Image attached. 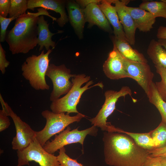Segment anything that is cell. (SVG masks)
I'll return each instance as SVG.
<instances>
[{
    "instance_id": "10",
    "label": "cell",
    "mask_w": 166,
    "mask_h": 166,
    "mask_svg": "<svg viewBox=\"0 0 166 166\" xmlns=\"http://www.w3.org/2000/svg\"><path fill=\"white\" fill-rule=\"evenodd\" d=\"M75 74L71 73L70 70L64 64L56 65L50 64L46 76L51 80L53 89L50 94V101H56L63 95L67 94L72 88L73 83L70 79Z\"/></svg>"
},
{
    "instance_id": "18",
    "label": "cell",
    "mask_w": 166,
    "mask_h": 166,
    "mask_svg": "<svg viewBox=\"0 0 166 166\" xmlns=\"http://www.w3.org/2000/svg\"><path fill=\"white\" fill-rule=\"evenodd\" d=\"M127 9L132 18L137 29L140 31L147 32L153 28L156 18L150 13L139 7L127 6Z\"/></svg>"
},
{
    "instance_id": "9",
    "label": "cell",
    "mask_w": 166,
    "mask_h": 166,
    "mask_svg": "<svg viewBox=\"0 0 166 166\" xmlns=\"http://www.w3.org/2000/svg\"><path fill=\"white\" fill-rule=\"evenodd\" d=\"M0 101L4 110L7 116L12 118L15 127L16 135L12 142V148L14 150H21L28 147L36 138V131H34L26 123L13 111L3 98Z\"/></svg>"
},
{
    "instance_id": "3",
    "label": "cell",
    "mask_w": 166,
    "mask_h": 166,
    "mask_svg": "<svg viewBox=\"0 0 166 166\" xmlns=\"http://www.w3.org/2000/svg\"><path fill=\"white\" fill-rule=\"evenodd\" d=\"M90 79V76L84 73L75 74L72 78L73 85L69 92L62 97L52 102L50 106L51 111L57 113L65 112L67 114L79 113L77 109V106L83 93L94 87L98 86L102 89L103 87L101 82L89 87L93 83V81Z\"/></svg>"
},
{
    "instance_id": "1",
    "label": "cell",
    "mask_w": 166,
    "mask_h": 166,
    "mask_svg": "<svg viewBox=\"0 0 166 166\" xmlns=\"http://www.w3.org/2000/svg\"><path fill=\"white\" fill-rule=\"evenodd\" d=\"M106 164L110 166H142L148 150L138 146L126 134L105 132L102 138Z\"/></svg>"
},
{
    "instance_id": "14",
    "label": "cell",
    "mask_w": 166,
    "mask_h": 166,
    "mask_svg": "<svg viewBox=\"0 0 166 166\" xmlns=\"http://www.w3.org/2000/svg\"><path fill=\"white\" fill-rule=\"evenodd\" d=\"M66 0H28L27 8L34 11L35 8L49 10L60 14V17L56 21L59 26L63 27L69 21L65 10Z\"/></svg>"
},
{
    "instance_id": "27",
    "label": "cell",
    "mask_w": 166,
    "mask_h": 166,
    "mask_svg": "<svg viewBox=\"0 0 166 166\" xmlns=\"http://www.w3.org/2000/svg\"><path fill=\"white\" fill-rule=\"evenodd\" d=\"M156 73L159 74L161 80L155 83L156 87L162 98L166 102V69L160 65H155Z\"/></svg>"
},
{
    "instance_id": "33",
    "label": "cell",
    "mask_w": 166,
    "mask_h": 166,
    "mask_svg": "<svg viewBox=\"0 0 166 166\" xmlns=\"http://www.w3.org/2000/svg\"><path fill=\"white\" fill-rule=\"evenodd\" d=\"M148 151V156L150 157H157L166 156V146L161 148Z\"/></svg>"
},
{
    "instance_id": "22",
    "label": "cell",
    "mask_w": 166,
    "mask_h": 166,
    "mask_svg": "<svg viewBox=\"0 0 166 166\" xmlns=\"http://www.w3.org/2000/svg\"><path fill=\"white\" fill-rule=\"evenodd\" d=\"M139 7L149 12L156 18L160 17L166 19V0L143 1Z\"/></svg>"
},
{
    "instance_id": "29",
    "label": "cell",
    "mask_w": 166,
    "mask_h": 166,
    "mask_svg": "<svg viewBox=\"0 0 166 166\" xmlns=\"http://www.w3.org/2000/svg\"><path fill=\"white\" fill-rule=\"evenodd\" d=\"M16 19L14 17L4 18L0 16V42H3L5 41L6 30L10 23L13 20Z\"/></svg>"
},
{
    "instance_id": "5",
    "label": "cell",
    "mask_w": 166,
    "mask_h": 166,
    "mask_svg": "<svg viewBox=\"0 0 166 166\" xmlns=\"http://www.w3.org/2000/svg\"><path fill=\"white\" fill-rule=\"evenodd\" d=\"M41 114L46 123L42 130L36 132V138L43 147L53 136L62 132L69 124L79 122L85 116L80 113L71 116L65 113H57L48 110L43 111Z\"/></svg>"
},
{
    "instance_id": "2",
    "label": "cell",
    "mask_w": 166,
    "mask_h": 166,
    "mask_svg": "<svg viewBox=\"0 0 166 166\" xmlns=\"http://www.w3.org/2000/svg\"><path fill=\"white\" fill-rule=\"evenodd\" d=\"M37 10V12L27 11L20 16L16 19L13 27L7 31L5 41L12 54H26L38 45V22L40 16H47L53 21L57 19L47 10L40 8Z\"/></svg>"
},
{
    "instance_id": "34",
    "label": "cell",
    "mask_w": 166,
    "mask_h": 166,
    "mask_svg": "<svg viewBox=\"0 0 166 166\" xmlns=\"http://www.w3.org/2000/svg\"><path fill=\"white\" fill-rule=\"evenodd\" d=\"M142 166H162L157 157L148 156Z\"/></svg>"
},
{
    "instance_id": "23",
    "label": "cell",
    "mask_w": 166,
    "mask_h": 166,
    "mask_svg": "<svg viewBox=\"0 0 166 166\" xmlns=\"http://www.w3.org/2000/svg\"><path fill=\"white\" fill-rule=\"evenodd\" d=\"M149 102L158 109L162 118V121L166 124V102L159 94L155 83H152L148 94L147 96Z\"/></svg>"
},
{
    "instance_id": "20",
    "label": "cell",
    "mask_w": 166,
    "mask_h": 166,
    "mask_svg": "<svg viewBox=\"0 0 166 166\" xmlns=\"http://www.w3.org/2000/svg\"><path fill=\"white\" fill-rule=\"evenodd\" d=\"M112 39L113 45L124 57L132 61L148 63V61L144 55L133 49L127 41L118 39L114 36Z\"/></svg>"
},
{
    "instance_id": "11",
    "label": "cell",
    "mask_w": 166,
    "mask_h": 166,
    "mask_svg": "<svg viewBox=\"0 0 166 166\" xmlns=\"http://www.w3.org/2000/svg\"><path fill=\"white\" fill-rule=\"evenodd\" d=\"M123 57L125 69L129 78L135 80L147 96L154 76L150 66L148 63L132 61Z\"/></svg>"
},
{
    "instance_id": "4",
    "label": "cell",
    "mask_w": 166,
    "mask_h": 166,
    "mask_svg": "<svg viewBox=\"0 0 166 166\" xmlns=\"http://www.w3.org/2000/svg\"><path fill=\"white\" fill-rule=\"evenodd\" d=\"M52 50L50 49L46 53L43 50L38 55H32L27 57L21 65L22 76L36 90L49 89L45 76L49 65V55Z\"/></svg>"
},
{
    "instance_id": "12",
    "label": "cell",
    "mask_w": 166,
    "mask_h": 166,
    "mask_svg": "<svg viewBox=\"0 0 166 166\" xmlns=\"http://www.w3.org/2000/svg\"><path fill=\"white\" fill-rule=\"evenodd\" d=\"M103 70L105 76L111 80L129 78L125 69L123 57L114 45L103 64Z\"/></svg>"
},
{
    "instance_id": "7",
    "label": "cell",
    "mask_w": 166,
    "mask_h": 166,
    "mask_svg": "<svg viewBox=\"0 0 166 166\" xmlns=\"http://www.w3.org/2000/svg\"><path fill=\"white\" fill-rule=\"evenodd\" d=\"M97 127L92 125L85 129L79 130L78 127L71 130L70 127L68 126L66 129L58 135H55L54 139L51 141H48L43 147L47 152L53 154L65 146L70 144L79 143L83 146L84 140L87 135L94 136L97 135L98 130Z\"/></svg>"
},
{
    "instance_id": "28",
    "label": "cell",
    "mask_w": 166,
    "mask_h": 166,
    "mask_svg": "<svg viewBox=\"0 0 166 166\" xmlns=\"http://www.w3.org/2000/svg\"><path fill=\"white\" fill-rule=\"evenodd\" d=\"M59 150V154L57 156V158L62 166H83L76 160L71 158L66 154L64 147Z\"/></svg>"
},
{
    "instance_id": "17",
    "label": "cell",
    "mask_w": 166,
    "mask_h": 166,
    "mask_svg": "<svg viewBox=\"0 0 166 166\" xmlns=\"http://www.w3.org/2000/svg\"><path fill=\"white\" fill-rule=\"evenodd\" d=\"M113 2V0H102L98 5L113 27L114 36L118 39L127 41L115 6L112 5Z\"/></svg>"
},
{
    "instance_id": "35",
    "label": "cell",
    "mask_w": 166,
    "mask_h": 166,
    "mask_svg": "<svg viewBox=\"0 0 166 166\" xmlns=\"http://www.w3.org/2000/svg\"><path fill=\"white\" fill-rule=\"evenodd\" d=\"M101 0H77L76 1L81 8L84 9L89 5L92 3L99 4Z\"/></svg>"
},
{
    "instance_id": "36",
    "label": "cell",
    "mask_w": 166,
    "mask_h": 166,
    "mask_svg": "<svg viewBox=\"0 0 166 166\" xmlns=\"http://www.w3.org/2000/svg\"><path fill=\"white\" fill-rule=\"evenodd\" d=\"M156 37L159 39H166V27L160 26L158 28Z\"/></svg>"
},
{
    "instance_id": "32",
    "label": "cell",
    "mask_w": 166,
    "mask_h": 166,
    "mask_svg": "<svg viewBox=\"0 0 166 166\" xmlns=\"http://www.w3.org/2000/svg\"><path fill=\"white\" fill-rule=\"evenodd\" d=\"M10 7V0H0V16L6 18Z\"/></svg>"
},
{
    "instance_id": "8",
    "label": "cell",
    "mask_w": 166,
    "mask_h": 166,
    "mask_svg": "<svg viewBox=\"0 0 166 166\" xmlns=\"http://www.w3.org/2000/svg\"><path fill=\"white\" fill-rule=\"evenodd\" d=\"M18 164L17 166L30 165L29 162L34 161L40 166H62L57 156L46 151L35 138L25 149L17 151Z\"/></svg>"
},
{
    "instance_id": "16",
    "label": "cell",
    "mask_w": 166,
    "mask_h": 166,
    "mask_svg": "<svg viewBox=\"0 0 166 166\" xmlns=\"http://www.w3.org/2000/svg\"><path fill=\"white\" fill-rule=\"evenodd\" d=\"M84 10L86 22L88 23V28L96 25L105 31L112 32L110 24L98 4H90Z\"/></svg>"
},
{
    "instance_id": "13",
    "label": "cell",
    "mask_w": 166,
    "mask_h": 166,
    "mask_svg": "<svg viewBox=\"0 0 166 166\" xmlns=\"http://www.w3.org/2000/svg\"><path fill=\"white\" fill-rule=\"evenodd\" d=\"M128 0H113L120 22L123 28L128 42L131 45L135 43V34L137 29L134 20L127 9Z\"/></svg>"
},
{
    "instance_id": "30",
    "label": "cell",
    "mask_w": 166,
    "mask_h": 166,
    "mask_svg": "<svg viewBox=\"0 0 166 166\" xmlns=\"http://www.w3.org/2000/svg\"><path fill=\"white\" fill-rule=\"evenodd\" d=\"M6 52L0 43V70L2 74H4L6 69L9 65L10 62L6 58Z\"/></svg>"
},
{
    "instance_id": "26",
    "label": "cell",
    "mask_w": 166,
    "mask_h": 166,
    "mask_svg": "<svg viewBox=\"0 0 166 166\" xmlns=\"http://www.w3.org/2000/svg\"><path fill=\"white\" fill-rule=\"evenodd\" d=\"M27 9V0H10L9 18L14 17L16 19L26 13Z\"/></svg>"
},
{
    "instance_id": "31",
    "label": "cell",
    "mask_w": 166,
    "mask_h": 166,
    "mask_svg": "<svg viewBox=\"0 0 166 166\" xmlns=\"http://www.w3.org/2000/svg\"><path fill=\"white\" fill-rule=\"evenodd\" d=\"M5 112L2 109L0 110V132L7 128L10 125V120Z\"/></svg>"
},
{
    "instance_id": "38",
    "label": "cell",
    "mask_w": 166,
    "mask_h": 166,
    "mask_svg": "<svg viewBox=\"0 0 166 166\" xmlns=\"http://www.w3.org/2000/svg\"><path fill=\"white\" fill-rule=\"evenodd\" d=\"M157 41L166 50V39H159Z\"/></svg>"
},
{
    "instance_id": "37",
    "label": "cell",
    "mask_w": 166,
    "mask_h": 166,
    "mask_svg": "<svg viewBox=\"0 0 166 166\" xmlns=\"http://www.w3.org/2000/svg\"><path fill=\"white\" fill-rule=\"evenodd\" d=\"M162 166H166V156L157 157Z\"/></svg>"
},
{
    "instance_id": "21",
    "label": "cell",
    "mask_w": 166,
    "mask_h": 166,
    "mask_svg": "<svg viewBox=\"0 0 166 166\" xmlns=\"http://www.w3.org/2000/svg\"><path fill=\"white\" fill-rule=\"evenodd\" d=\"M147 53L155 65L166 69V50L158 41L152 39L150 41Z\"/></svg>"
},
{
    "instance_id": "6",
    "label": "cell",
    "mask_w": 166,
    "mask_h": 166,
    "mask_svg": "<svg viewBox=\"0 0 166 166\" xmlns=\"http://www.w3.org/2000/svg\"><path fill=\"white\" fill-rule=\"evenodd\" d=\"M132 94L131 90L128 86H123L118 91H106L104 94L105 101L101 109L95 117L89 119L91 124L100 128L102 131L113 132L115 126L108 125L107 119L115 109L116 103L119 98Z\"/></svg>"
},
{
    "instance_id": "15",
    "label": "cell",
    "mask_w": 166,
    "mask_h": 166,
    "mask_svg": "<svg viewBox=\"0 0 166 166\" xmlns=\"http://www.w3.org/2000/svg\"><path fill=\"white\" fill-rule=\"evenodd\" d=\"M66 7L69 21L79 38H83L85 25L86 22L84 9L74 0H67Z\"/></svg>"
},
{
    "instance_id": "19",
    "label": "cell",
    "mask_w": 166,
    "mask_h": 166,
    "mask_svg": "<svg viewBox=\"0 0 166 166\" xmlns=\"http://www.w3.org/2000/svg\"><path fill=\"white\" fill-rule=\"evenodd\" d=\"M44 15L40 16L38 22V45L40 46L39 51L42 50L44 47L47 51L50 49V47H52V49L54 48L56 44L52 41V37L56 34L63 32L62 30H60L56 33H51L49 28V24L45 20Z\"/></svg>"
},
{
    "instance_id": "25",
    "label": "cell",
    "mask_w": 166,
    "mask_h": 166,
    "mask_svg": "<svg viewBox=\"0 0 166 166\" xmlns=\"http://www.w3.org/2000/svg\"><path fill=\"white\" fill-rule=\"evenodd\" d=\"M153 140L155 148L166 146V124L161 121L155 129L150 132Z\"/></svg>"
},
{
    "instance_id": "24",
    "label": "cell",
    "mask_w": 166,
    "mask_h": 166,
    "mask_svg": "<svg viewBox=\"0 0 166 166\" xmlns=\"http://www.w3.org/2000/svg\"><path fill=\"white\" fill-rule=\"evenodd\" d=\"M118 132L124 133L129 136L138 146L144 149L150 150L155 148L150 132L143 133H133L125 131L119 128Z\"/></svg>"
}]
</instances>
